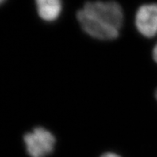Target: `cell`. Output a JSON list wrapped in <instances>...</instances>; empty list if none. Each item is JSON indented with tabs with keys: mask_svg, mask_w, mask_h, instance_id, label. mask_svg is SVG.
I'll return each instance as SVG.
<instances>
[{
	"mask_svg": "<svg viewBox=\"0 0 157 157\" xmlns=\"http://www.w3.org/2000/svg\"><path fill=\"white\" fill-rule=\"evenodd\" d=\"M101 157H121V156L117 155V154L115 153H113V152H107V153H105L104 155H102Z\"/></svg>",
	"mask_w": 157,
	"mask_h": 157,
	"instance_id": "5",
	"label": "cell"
},
{
	"mask_svg": "<svg viewBox=\"0 0 157 157\" xmlns=\"http://www.w3.org/2000/svg\"><path fill=\"white\" fill-rule=\"evenodd\" d=\"M24 142L30 157H46L54 151L56 140L49 130L38 127L24 136Z\"/></svg>",
	"mask_w": 157,
	"mask_h": 157,
	"instance_id": "2",
	"label": "cell"
},
{
	"mask_svg": "<svg viewBox=\"0 0 157 157\" xmlns=\"http://www.w3.org/2000/svg\"><path fill=\"white\" fill-rule=\"evenodd\" d=\"M136 26L138 31L147 38L157 34V3L143 5L136 14Z\"/></svg>",
	"mask_w": 157,
	"mask_h": 157,
	"instance_id": "3",
	"label": "cell"
},
{
	"mask_svg": "<svg viewBox=\"0 0 157 157\" xmlns=\"http://www.w3.org/2000/svg\"><path fill=\"white\" fill-rule=\"evenodd\" d=\"M40 18L46 22H54L61 14L62 4L61 0H35Z\"/></svg>",
	"mask_w": 157,
	"mask_h": 157,
	"instance_id": "4",
	"label": "cell"
},
{
	"mask_svg": "<svg viewBox=\"0 0 157 157\" xmlns=\"http://www.w3.org/2000/svg\"><path fill=\"white\" fill-rule=\"evenodd\" d=\"M4 2H5V0H0V5H1L2 3H3Z\"/></svg>",
	"mask_w": 157,
	"mask_h": 157,
	"instance_id": "7",
	"label": "cell"
},
{
	"mask_svg": "<svg viewBox=\"0 0 157 157\" xmlns=\"http://www.w3.org/2000/svg\"><path fill=\"white\" fill-rule=\"evenodd\" d=\"M83 30L100 40H113L119 35L124 22V13L120 4L114 1H93L85 4L77 13Z\"/></svg>",
	"mask_w": 157,
	"mask_h": 157,
	"instance_id": "1",
	"label": "cell"
},
{
	"mask_svg": "<svg viewBox=\"0 0 157 157\" xmlns=\"http://www.w3.org/2000/svg\"><path fill=\"white\" fill-rule=\"evenodd\" d=\"M152 55H153V58L155 60V62H157V44L153 49V52H152Z\"/></svg>",
	"mask_w": 157,
	"mask_h": 157,
	"instance_id": "6",
	"label": "cell"
},
{
	"mask_svg": "<svg viewBox=\"0 0 157 157\" xmlns=\"http://www.w3.org/2000/svg\"><path fill=\"white\" fill-rule=\"evenodd\" d=\"M155 98H156V100H157V90L156 92H155Z\"/></svg>",
	"mask_w": 157,
	"mask_h": 157,
	"instance_id": "8",
	"label": "cell"
}]
</instances>
